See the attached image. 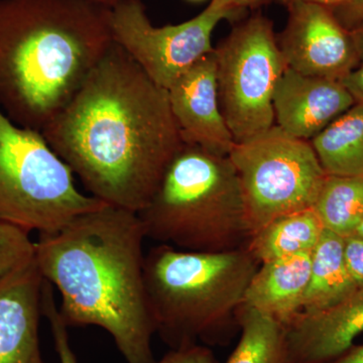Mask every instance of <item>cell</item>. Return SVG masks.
<instances>
[{"label":"cell","instance_id":"1","mask_svg":"<svg viewBox=\"0 0 363 363\" xmlns=\"http://www.w3.org/2000/svg\"><path fill=\"white\" fill-rule=\"evenodd\" d=\"M42 133L92 197L135 213L184 145L168 90L116 42Z\"/></svg>","mask_w":363,"mask_h":363},{"label":"cell","instance_id":"2","mask_svg":"<svg viewBox=\"0 0 363 363\" xmlns=\"http://www.w3.org/2000/svg\"><path fill=\"white\" fill-rule=\"evenodd\" d=\"M140 216L105 204L52 233L39 234L35 264L58 291L69 327L97 326L128 363H155L156 333L145 283Z\"/></svg>","mask_w":363,"mask_h":363},{"label":"cell","instance_id":"3","mask_svg":"<svg viewBox=\"0 0 363 363\" xmlns=\"http://www.w3.org/2000/svg\"><path fill=\"white\" fill-rule=\"evenodd\" d=\"M109 9L85 0H0V109L39 130L113 44Z\"/></svg>","mask_w":363,"mask_h":363},{"label":"cell","instance_id":"4","mask_svg":"<svg viewBox=\"0 0 363 363\" xmlns=\"http://www.w3.org/2000/svg\"><path fill=\"white\" fill-rule=\"evenodd\" d=\"M259 269L247 247L196 252L157 245L145 253V283L156 333L171 350L223 344Z\"/></svg>","mask_w":363,"mask_h":363},{"label":"cell","instance_id":"5","mask_svg":"<svg viewBox=\"0 0 363 363\" xmlns=\"http://www.w3.org/2000/svg\"><path fill=\"white\" fill-rule=\"evenodd\" d=\"M138 214L147 238L188 252L240 250L252 235L240 178L229 157L186 143Z\"/></svg>","mask_w":363,"mask_h":363},{"label":"cell","instance_id":"6","mask_svg":"<svg viewBox=\"0 0 363 363\" xmlns=\"http://www.w3.org/2000/svg\"><path fill=\"white\" fill-rule=\"evenodd\" d=\"M74 176L40 131L18 125L0 109V223L52 233L106 204L80 192Z\"/></svg>","mask_w":363,"mask_h":363},{"label":"cell","instance_id":"7","mask_svg":"<svg viewBox=\"0 0 363 363\" xmlns=\"http://www.w3.org/2000/svg\"><path fill=\"white\" fill-rule=\"evenodd\" d=\"M228 157L240 178L252 234L277 217L314 207L327 177L311 143L277 125L235 143Z\"/></svg>","mask_w":363,"mask_h":363},{"label":"cell","instance_id":"8","mask_svg":"<svg viewBox=\"0 0 363 363\" xmlns=\"http://www.w3.org/2000/svg\"><path fill=\"white\" fill-rule=\"evenodd\" d=\"M222 114L235 143L274 125V90L286 69L274 23L262 14L231 30L213 50Z\"/></svg>","mask_w":363,"mask_h":363},{"label":"cell","instance_id":"9","mask_svg":"<svg viewBox=\"0 0 363 363\" xmlns=\"http://www.w3.org/2000/svg\"><path fill=\"white\" fill-rule=\"evenodd\" d=\"M236 13L210 2L191 20L157 28L147 18L143 1H136L111 11L112 38L155 83L168 90L177 79L213 52L215 28Z\"/></svg>","mask_w":363,"mask_h":363},{"label":"cell","instance_id":"10","mask_svg":"<svg viewBox=\"0 0 363 363\" xmlns=\"http://www.w3.org/2000/svg\"><path fill=\"white\" fill-rule=\"evenodd\" d=\"M286 6L288 23L278 39L286 68L341 82L357 64L350 30L339 23L330 7L303 1Z\"/></svg>","mask_w":363,"mask_h":363},{"label":"cell","instance_id":"11","mask_svg":"<svg viewBox=\"0 0 363 363\" xmlns=\"http://www.w3.org/2000/svg\"><path fill=\"white\" fill-rule=\"evenodd\" d=\"M168 96L184 143L219 156L230 154L235 142L221 111L213 52L177 79Z\"/></svg>","mask_w":363,"mask_h":363},{"label":"cell","instance_id":"12","mask_svg":"<svg viewBox=\"0 0 363 363\" xmlns=\"http://www.w3.org/2000/svg\"><path fill=\"white\" fill-rule=\"evenodd\" d=\"M357 104L340 81L303 75L286 68L274 90V125L311 140Z\"/></svg>","mask_w":363,"mask_h":363},{"label":"cell","instance_id":"13","mask_svg":"<svg viewBox=\"0 0 363 363\" xmlns=\"http://www.w3.org/2000/svg\"><path fill=\"white\" fill-rule=\"evenodd\" d=\"M44 285L35 259L0 283V363H45L40 344Z\"/></svg>","mask_w":363,"mask_h":363},{"label":"cell","instance_id":"14","mask_svg":"<svg viewBox=\"0 0 363 363\" xmlns=\"http://www.w3.org/2000/svg\"><path fill=\"white\" fill-rule=\"evenodd\" d=\"M286 328L291 363H329L363 333V288L330 309L301 312Z\"/></svg>","mask_w":363,"mask_h":363},{"label":"cell","instance_id":"15","mask_svg":"<svg viewBox=\"0 0 363 363\" xmlns=\"http://www.w3.org/2000/svg\"><path fill=\"white\" fill-rule=\"evenodd\" d=\"M312 252L260 264L245 293L243 307L252 308L288 326L303 311Z\"/></svg>","mask_w":363,"mask_h":363},{"label":"cell","instance_id":"16","mask_svg":"<svg viewBox=\"0 0 363 363\" xmlns=\"http://www.w3.org/2000/svg\"><path fill=\"white\" fill-rule=\"evenodd\" d=\"M357 289L346 266L344 238L324 230L312 252L311 274L302 312L330 309Z\"/></svg>","mask_w":363,"mask_h":363},{"label":"cell","instance_id":"17","mask_svg":"<svg viewBox=\"0 0 363 363\" xmlns=\"http://www.w3.org/2000/svg\"><path fill=\"white\" fill-rule=\"evenodd\" d=\"M324 226L314 208L277 217L252 234L247 250L259 264L312 252Z\"/></svg>","mask_w":363,"mask_h":363},{"label":"cell","instance_id":"18","mask_svg":"<svg viewBox=\"0 0 363 363\" xmlns=\"http://www.w3.org/2000/svg\"><path fill=\"white\" fill-rule=\"evenodd\" d=\"M310 143L327 176L363 178V104L351 106Z\"/></svg>","mask_w":363,"mask_h":363},{"label":"cell","instance_id":"19","mask_svg":"<svg viewBox=\"0 0 363 363\" xmlns=\"http://www.w3.org/2000/svg\"><path fill=\"white\" fill-rule=\"evenodd\" d=\"M238 320L240 340L225 363H291L283 325L243 306Z\"/></svg>","mask_w":363,"mask_h":363},{"label":"cell","instance_id":"20","mask_svg":"<svg viewBox=\"0 0 363 363\" xmlns=\"http://www.w3.org/2000/svg\"><path fill=\"white\" fill-rule=\"evenodd\" d=\"M313 208L325 230L354 235L363 220V178L327 176Z\"/></svg>","mask_w":363,"mask_h":363},{"label":"cell","instance_id":"21","mask_svg":"<svg viewBox=\"0 0 363 363\" xmlns=\"http://www.w3.org/2000/svg\"><path fill=\"white\" fill-rule=\"evenodd\" d=\"M35 259V242L30 233L0 223V283Z\"/></svg>","mask_w":363,"mask_h":363},{"label":"cell","instance_id":"22","mask_svg":"<svg viewBox=\"0 0 363 363\" xmlns=\"http://www.w3.org/2000/svg\"><path fill=\"white\" fill-rule=\"evenodd\" d=\"M43 312L44 316L49 320L55 350L58 354L60 363H78L69 340L68 326L62 319L55 301L54 286L45 279L43 292Z\"/></svg>","mask_w":363,"mask_h":363},{"label":"cell","instance_id":"23","mask_svg":"<svg viewBox=\"0 0 363 363\" xmlns=\"http://www.w3.org/2000/svg\"><path fill=\"white\" fill-rule=\"evenodd\" d=\"M357 54L355 68L341 81L357 104H363V25L350 30Z\"/></svg>","mask_w":363,"mask_h":363},{"label":"cell","instance_id":"24","mask_svg":"<svg viewBox=\"0 0 363 363\" xmlns=\"http://www.w3.org/2000/svg\"><path fill=\"white\" fill-rule=\"evenodd\" d=\"M155 363H219L209 346L196 344L188 347L171 350Z\"/></svg>","mask_w":363,"mask_h":363},{"label":"cell","instance_id":"25","mask_svg":"<svg viewBox=\"0 0 363 363\" xmlns=\"http://www.w3.org/2000/svg\"><path fill=\"white\" fill-rule=\"evenodd\" d=\"M344 257L351 278L363 288V238L355 234L344 238Z\"/></svg>","mask_w":363,"mask_h":363},{"label":"cell","instance_id":"26","mask_svg":"<svg viewBox=\"0 0 363 363\" xmlns=\"http://www.w3.org/2000/svg\"><path fill=\"white\" fill-rule=\"evenodd\" d=\"M330 9L346 30H351L363 25V0H348Z\"/></svg>","mask_w":363,"mask_h":363},{"label":"cell","instance_id":"27","mask_svg":"<svg viewBox=\"0 0 363 363\" xmlns=\"http://www.w3.org/2000/svg\"><path fill=\"white\" fill-rule=\"evenodd\" d=\"M271 1L272 0H211L210 2L219 9L238 13L242 9L260 6Z\"/></svg>","mask_w":363,"mask_h":363},{"label":"cell","instance_id":"28","mask_svg":"<svg viewBox=\"0 0 363 363\" xmlns=\"http://www.w3.org/2000/svg\"><path fill=\"white\" fill-rule=\"evenodd\" d=\"M329 363H363V344H353L350 350H346L340 357Z\"/></svg>","mask_w":363,"mask_h":363},{"label":"cell","instance_id":"29","mask_svg":"<svg viewBox=\"0 0 363 363\" xmlns=\"http://www.w3.org/2000/svg\"><path fill=\"white\" fill-rule=\"evenodd\" d=\"M95 6L104 7V9L113 11L117 7L125 6V4H133V2L142 1V0H85Z\"/></svg>","mask_w":363,"mask_h":363},{"label":"cell","instance_id":"30","mask_svg":"<svg viewBox=\"0 0 363 363\" xmlns=\"http://www.w3.org/2000/svg\"><path fill=\"white\" fill-rule=\"evenodd\" d=\"M279 1L284 2L286 6L293 4V2L303 1L311 2V4H317L327 7H334L339 6V4H342L344 2L348 1V0H279Z\"/></svg>","mask_w":363,"mask_h":363},{"label":"cell","instance_id":"31","mask_svg":"<svg viewBox=\"0 0 363 363\" xmlns=\"http://www.w3.org/2000/svg\"><path fill=\"white\" fill-rule=\"evenodd\" d=\"M355 235L359 236V238H363V220L360 225L358 226L357 233H355Z\"/></svg>","mask_w":363,"mask_h":363},{"label":"cell","instance_id":"32","mask_svg":"<svg viewBox=\"0 0 363 363\" xmlns=\"http://www.w3.org/2000/svg\"><path fill=\"white\" fill-rule=\"evenodd\" d=\"M188 1H191V2H200V1H203V0H188Z\"/></svg>","mask_w":363,"mask_h":363}]
</instances>
